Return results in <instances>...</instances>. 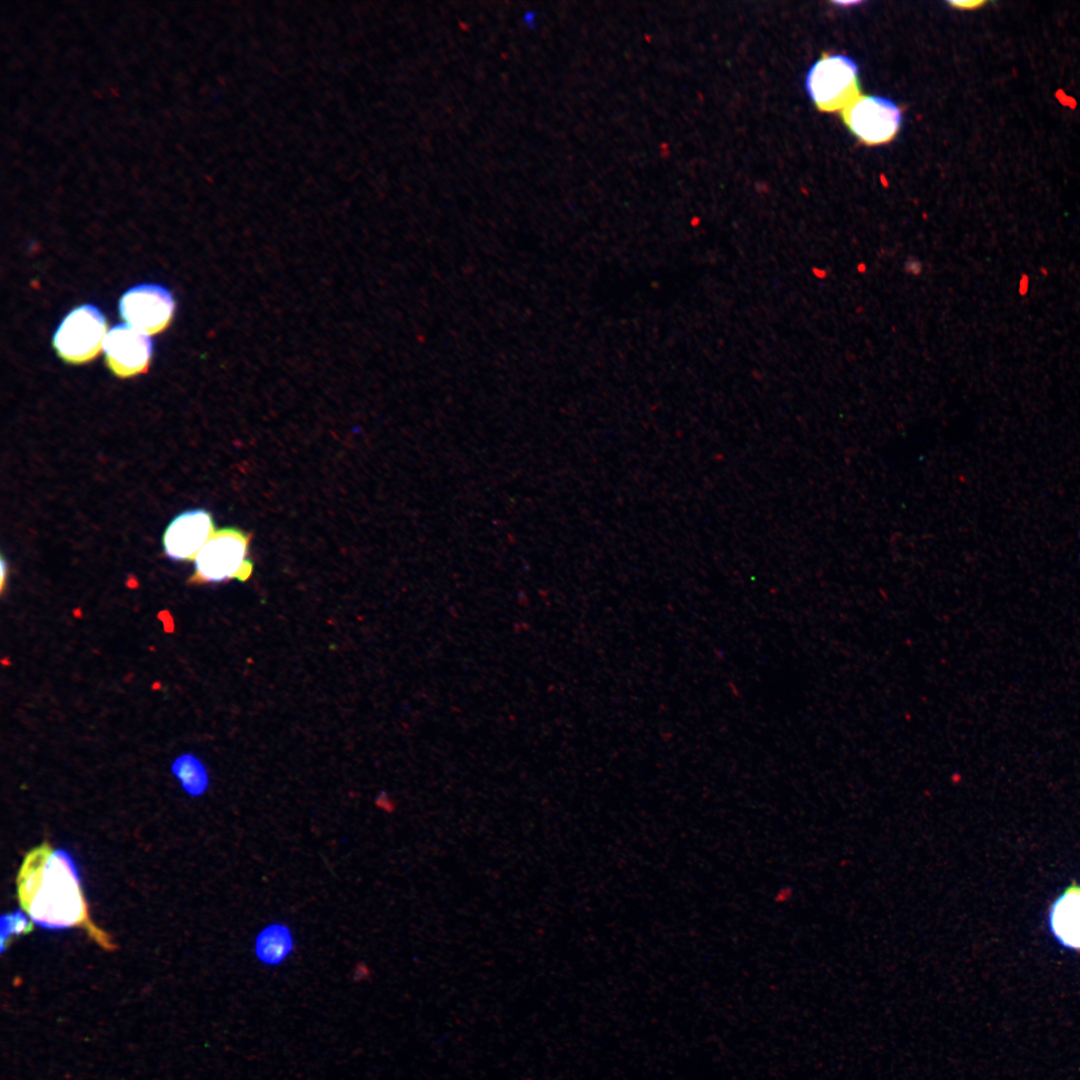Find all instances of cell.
Listing matches in <instances>:
<instances>
[{"instance_id": "obj_1", "label": "cell", "mask_w": 1080, "mask_h": 1080, "mask_svg": "<svg viewBox=\"0 0 1080 1080\" xmlns=\"http://www.w3.org/2000/svg\"><path fill=\"white\" fill-rule=\"evenodd\" d=\"M18 896L30 919L41 927L84 926L104 938L90 924L79 874L66 851L49 846L31 851L18 876Z\"/></svg>"}, {"instance_id": "obj_2", "label": "cell", "mask_w": 1080, "mask_h": 1080, "mask_svg": "<svg viewBox=\"0 0 1080 1080\" xmlns=\"http://www.w3.org/2000/svg\"><path fill=\"white\" fill-rule=\"evenodd\" d=\"M251 535L235 527L216 530L197 553L190 582L220 583L247 581L254 568L249 557Z\"/></svg>"}, {"instance_id": "obj_3", "label": "cell", "mask_w": 1080, "mask_h": 1080, "mask_svg": "<svg viewBox=\"0 0 1080 1080\" xmlns=\"http://www.w3.org/2000/svg\"><path fill=\"white\" fill-rule=\"evenodd\" d=\"M806 89L820 111H842L860 96L857 65L841 54L823 55L809 69Z\"/></svg>"}, {"instance_id": "obj_4", "label": "cell", "mask_w": 1080, "mask_h": 1080, "mask_svg": "<svg viewBox=\"0 0 1080 1080\" xmlns=\"http://www.w3.org/2000/svg\"><path fill=\"white\" fill-rule=\"evenodd\" d=\"M107 323L92 305L72 310L58 327L53 345L66 362L79 364L94 359L103 347Z\"/></svg>"}, {"instance_id": "obj_5", "label": "cell", "mask_w": 1080, "mask_h": 1080, "mask_svg": "<svg viewBox=\"0 0 1080 1080\" xmlns=\"http://www.w3.org/2000/svg\"><path fill=\"white\" fill-rule=\"evenodd\" d=\"M842 118L862 142L875 145L890 141L898 132L901 112L891 100L878 96H859L842 110Z\"/></svg>"}, {"instance_id": "obj_6", "label": "cell", "mask_w": 1080, "mask_h": 1080, "mask_svg": "<svg viewBox=\"0 0 1080 1080\" xmlns=\"http://www.w3.org/2000/svg\"><path fill=\"white\" fill-rule=\"evenodd\" d=\"M121 317L146 335L164 330L174 313L171 294L157 285H140L128 290L119 303Z\"/></svg>"}, {"instance_id": "obj_7", "label": "cell", "mask_w": 1080, "mask_h": 1080, "mask_svg": "<svg viewBox=\"0 0 1080 1080\" xmlns=\"http://www.w3.org/2000/svg\"><path fill=\"white\" fill-rule=\"evenodd\" d=\"M103 350L111 371L125 378L146 371L152 354V342L148 335L129 324H120L107 332Z\"/></svg>"}, {"instance_id": "obj_8", "label": "cell", "mask_w": 1080, "mask_h": 1080, "mask_svg": "<svg viewBox=\"0 0 1080 1080\" xmlns=\"http://www.w3.org/2000/svg\"><path fill=\"white\" fill-rule=\"evenodd\" d=\"M215 531L209 511L200 508L185 511L170 522L163 534L165 555L175 561L194 560Z\"/></svg>"}, {"instance_id": "obj_9", "label": "cell", "mask_w": 1080, "mask_h": 1080, "mask_svg": "<svg viewBox=\"0 0 1080 1080\" xmlns=\"http://www.w3.org/2000/svg\"><path fill=\"white\" fill-rule=\"evenodd\" d=\"M1049 926L1066 948L1080 950V888L1070 887L1053 903Z\"/></svg>"}, {"instance_id": "obj_10", "label": "cell", "mask_w": 1080, "mask_h": 1080, "mask_svg": "<svg viewBox=\"0 0 1080 1080\" xmlns=\"http://www.w3.org/2000/svg\"><path fill=\"white\" fill-rule=\"evenodd\" d=\"M293 949V939L289 928L282 924H271L258 934L255 940L256 957L267 965L283 962Z\"/></svg>"}, {"instance_id": "obj_11", "label": "cell", "mask_w": 1080, "mask_h": 1080, "mask_svg": "<svg viewBox=\"0 0 1080 1080\" xmlns=\"http://www.w3.org/2000/svg\"><path fill=\"white\" fill-rule=\"evenodd\" d=\"M173 769L188 793L199 795L206 790L208 783L207 773L198 760L192 757H183L175 762Z\"/></svg>"}, {"instance_id": "obj_12", "label": "cell", "mask_w": 1080, "mask_h": 1080, "mask_svg": "<svg viewBox=\"0 0 1080 1080\" xmlns=\"http://www.w3.org/2000/svg\"><path fill=\"white\" fill-rule=\"evenodd\" d=\"M0 923L2 952L5 950L12 935L18 936L26 934L33 929L32 920L28 919L25 913L20 910L3 915Z\"/></svg>"}, {"instance_id": "obj_13", "label": "cell", "mask_w": 1080, "mask_h": 1080, "mask_svg": "<svg viewBox=\"0 0 1080 1080\" xmlns=\"http://www.w3.org/2000/svg\"><path fill=\"white\" fill-rule=\"evenodd\" d=\"M6 571H7V563H6L5 559H4V557L2 556L1 557V589L2 590L4 588Z\"/></svg>"}]
</instances>
